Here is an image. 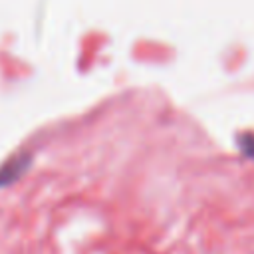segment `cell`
Here are the masks:
<instances>
[{
  "label": "cell",
  "mask_w": 254,
  "mask_h": 254,
  "mask_svg": "<svg viewBox=\"0 0 254 254\" xmlns=\"http://www.w3.org/2000/svg\"><path fill=\"white\" fill-rule=\"evenodd\" d=\"M240 147L244 149V153L248 155V157H252L254 159V135H244L242 137V141H240Z\"/></svg>",
  "instance_id": "cell-2"
},
{
  "label": "cell",
  "mask_w": 254,
  "mask_h": 254,
  "mask_svg": "<svg viewBox=\"0 0 254 254\" xmlns=\"http://www.w3.org/2000/svg\"><path fill=\"white\" fill-rule=\"evenodd\" d=\"M24 167H26V161H24V159H14V161H10V163L0 171V185H4V183H8V181L16 179L18 173H20Z\"/></svg>",
  "instance_id": "cell-1"
}]
</instances>
